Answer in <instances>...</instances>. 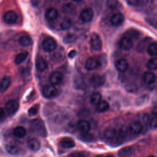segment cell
Segmentation results:
<instances>
[{"label": "cell", "mask_w": 157, "mask_h": 157, "mask_svg": "<svg viewBox=\"0 0 157 157\" xmlns=\"http://www.w3.org/2000/svg\"><path fill=\"white\" fill-rule=\"evenodd\" d=\"M31 126L33 130L38 135L45 137L47 134V129L44 121L39 118L34 119L31 122Z\"/></svg>", "instance_id": "obj_1"}, {"label": "cell", "mask_w": 157, "mask_h": 157, "mask_svg": "<svg viewBox=\"0 0 157 157\" xmlns=\"http://www.w3.org/2000/svg\"><path fill=\"white\" fill-rule=\"evenodd\" d=\"M90 45L92 49L95 51H99L102 49V42L99 34L96 33L91 34L90 37Z\"/></svg>", "instance_id": "obj_2"}, {"label": "cell", "mask_w": 157, "mask_h": 157, "mask_svg": "<svg viewBox=\"0 0 157 157\" xmlns=\"http://www.w3.org/2000/svg\"><path fill=\"white\" fill-rule=\"evenodd\" d=\"M19 107L18 102L13 99L8 101L5 105V110L9 116H12L17 112Z\"/></svg>", "instance_id": "obj_3"}, {"label": "cell", "mask_w": 157, "mask_h": 157, "mask_svg": "<svg viewBox=\"0 0 157 157\" xmlns=\"http://www.w3.org/2000/svg\"><path fill=\"white\" fill-rule=\"evenodd\" d=\"M42 46L45 52H51L56 49V42L54 39L52 37H48L43 40Z\"/></svg>", "instance_id": "obj_4"}, {"label": "cell", "mask_w": 157, "mask_h": 157, "mask_svg": "<svg viewBox=\"0 0 157 157\" xmlns=\"http://www.w3.org/2000/svg\"><path fill=\"white\" fill-rule=\"evenodd\" d=\"M94 16V12L93 10L90 8V7H87V8H85L83 9L79 15V18L80 19L85 23L86 22H89L90 21Z\"/></svg>", "instance_id": "obj_5"}, {"label": "cell", "mask_w": 157, "mask_h": 157, "mask_svg": "<svg viewBox=\"0 0 157 157\" xmlns=\"http://www.w3.org/2000/svg\"><path fill=\"white\" fill-rule=\"evenodd\" d=\"M89 82L93 88H99L105 83L104 78L99 75H93L89 79Z\"/></svg>", "instance_id": "obj_6"}, {"label": "cell", "mask_w": 157, "mask_h": 157, "mask_svg": "<svg viewBox=\"0 0 157 157\" xmlns=\"http://www.w3.org/2000/svg\"><path fill=\"white\" fill-rule=\"evenodd\" d=\"M118 45L122 50H129L133 46V41L131 38L128 36H124L120 40Z\"/></svg>", "instance_id": "obj_7"}, {"label": "cell", "mask_w": 157, "mask_h": 157, "mask_svg": "<svg viewBox=\"0 0 157 157\" xmlns=\"http://www.w3.org/2000/svg\"><path fill=\"white\" fill-rule=\"evenodd\" d=\"M143 129V125L141 122L139 121H132V123H130L129 127H128V130L129 132L134 135L139 134L142 130Z\"/></svg>", "instance_id": "obj_8"}, {"label": "cell", "mask_w": 157, "mask_h": 157, "mask_svg": "<svg viewBox=\"0 0 157 157\" xmlns=\"http://www.w3.org/2000/svg\"><path fill=\"white\" fill-rule=\"evenodd\" d=\"M99 65L100 61L96 56L89 57L85 61V67L90 71L97 68Z\"/></svg>", "instance_id": "obj_9"}, {"label": "cell", "mask_w": 157, "mask_h": 157, "mask_svg": "<svg viewBox=\"0 0 157 157\" xmlns=\"http://www.w3.org/2000/svg\"><path fill=\"white\" fill-rule=\"evenodd\" d=\"M42 93L44 97L47 98H52L56 95L57 90L54 85H48L44 88Z\"/></svg>", "instance_id": "obj_10"}, {"label": "cell", "mask_w": 157, "mask_h": 157, "mask_svg": "<svg viewBox=\"0 0 157 157\" xmlns=\"http://www.w3.org/2000/svg\"><path fill=\"white\" fill-rule=\"evenodd\" d=\"M3 19L6 23L12 25L16 22L17 20V15L13 10H9L4 13Z\"/></svg>", "instance_id": "obj_11"}, {"label": "cell", "mask_w": 157, "mask_h": 157, "mask_svg": "<svg viewBox=\"0 0 157 157\" xmlns=\"http://www.w3.org/2000/svg\"><path fill=\"white\" fill-rule=\"evenodd\" d=\"M63 79V75L61 72L58 71H55L52 72L49 77L50 82L53 85L59 84Z\"/></svg>", "instance_id": "obj_12"}, {"label": "cell", "mask_w": 157, "mask_h": 157, "mask_svg": "<svg viewBox=\"0 0 157 157\" xmlns=\"http://www.w3.org/2000/svg\"><path fill=\"white\" fill-rule=\"evenodd\" d=\"M124 20V15L120 12H117L111 17L110 23L114 26H118L123 23Z\"/></svg>", "instance_id": "obj_13"}, {"label": "cell", "mask_w": 157, "mask_h": 157, "mask_svg": "<svg viewBox=\"0 0 157 157\" xmlns=\"http://www.w3.org/2000/svg\"><path fill=\"white\" fill-rule=\"evenodd\" d=\"M115 67L118 72H124L128 69L129 64L126 59L121 58L116 61L115 63Z\"/></svg>", "instance_id": "obj_14"}, {"label": "cell", "mask_w": 157, "mask_h": 157, "mask_svg": "<svg viewBox=\"0 0 157 157\" xmlns=\"http://www.w3.org/2000/svg\"><path fill=\"white\" fill-rule=\"evenodd\" d=\"M144 120L151 129L157 128V118L154 115L145 114L144 115Z\"/></svg>", "instance_id": "obj_15"}, {"label": "cell", "mask_w": 157, "mask_h": 157, "mask_svg": "<svg viewBox=\"0 0 157 157\" xmlns=\"http://www.w3.org/2000/svg\"><path fill=\"white\" fill-rule=\"evenodd\" d=\"M58 16V11L55 7H49L45 11V17L48 21H53L57 18Z\"/></svg>", "instance_id": "obj_16"}, {"label": "cell", "mask_w": 157, "mask_h": 157, "mask_svg": "<svg viewBox=\"0 0 157 157\" xmlns=\"http://www.w3.org/2000/svg\"><path fill=\"white\" fill-rule=\"evenodd\" d=\"M142 81L147 85L153 84L156 81V75L152 72H146L142 75Z\"/></svg>", "instance_id": "obj_17"}, {"label": "cell", "mask_w": 157, "mask_h": 157, "mask_svg": "<svg viewBox=\"0 0 157 157\" xmlns=\"http://www.w3.org/2000/svg\"><path fill=\"white\" fill-rule=\"evenodd\" d=\"M77 129L82 133L88 132L90 129V124L85 120H80L77 123Z\"/></svg>", "instance_id": "obj_18"}, {"label": "cell", "mask_w": 157, "mask_h": 157, "mask_svg": "<svg viewBox=\"0 0 157 157\" xmlns=\"http://www.w3.org/2000/svg\"><path fill=\"white\" fill-rule=\"evenodd\" d=\"M36 68L38 71H44L47 67V62L42 56H38L36 59L35 62Z\"/></svg>", "instance_id": "obj_19"}, {"label": "cell", "mask_w": 157, "mask_h": 157, "mask_svg": "<svg viewBox=\"0 0 157 157\" xmlns=\"http://www.w3.org/2000/svg\"><path fill=\"white\" fill-rule=\"evenodd\" d=\"M104 135L107 139L113 140L118 136V132L117 131L115 128H109L105 130Z\"/></svg>", "instance_id": "obj_20"}, {"label": "cell", "mask_w": 157, "mask_h": 157, "mask_svg": "<svg viewBox=\"0 0 157 157\" xmlns=\"http://www.w3.org/2000/svg\"><path fill=\"white\" fill-rule=\"evenodd\" d=\"M133 153V148L132 147L127 146L121 148L118 151V157H131Z\"/></svg>", "instance_id": "obj_21"}, {"label": "cell", "mask_w": 157, "mask_h": 157, "mask_svg": "<svg viewBox=\"0 0 157 157\" xmlns=\"http://www.w3.org/2000/svg\"><path fill=\"white\" fill-rule=\"evenodd\" d=\"M33 40L32 38L28 35L22 36L18 39V44L21 46L24 47L30 46L33 44Z\"/></svg>", "instance_id": "obj_22"}, {"label": "cell", "mask_w": 157, "mask_h": 157, "mask_svg": "<svg viewBox=\"0 0 157 157\" xmlns=\"http://www.w3.org/2000/svg\"><path fill=\"white\" fill-rule=\"evenodd\" d=\"M28 147L33 151H36L40 148V143L36 138H31L28 141Z\"/></svg>", "instance_id": "obj_23"}, {"label": "cell", "mask_w": 157, "mask_h": 157, "mask_svg": "<svg viewBox=\"0 0 157 157\" xmlns=\"http://www.w3.org/2000/svg\"><path fill=\"white\" fill-rule=\"evenodd\" d=\"M10 84V77L8 75L4 76L0 83V91L5 92L9 87Z\"/></svg>", "instance_id": "obj_24"}, {"label": "cell", "mask_w": 157, "mask_h": 157, "mask_svg": "<svg viewBox=\"0 0 157 157\" xmlns=\"http://www.w3.org/2000/svg\"><path fill=\"white\" fill-rule=\"evenodd\" d=\"M60 145L63 148H72L75 147V144L72 139L64 138L61 140Z\"/></svg>", "instance_id": "obj_25"}, {"label": "cell", "mask_w": 157, "mask_h": 157, "mask_svg": "<svg viewBox=\"0 0 157 157\" xmlns=\"http://www.w3.org/2000/svg\"><path fill=\"white\" fill-rule=\"evenodd\" d=\"M13 133L15 137L18 138H23L26 136V130L23 126H17L14 128Z\"/></svg>", "instance_id": "obj_26"}, {"label": "cell", "mask_w": 157, "mask_h": 157, "mask_svg": "<svg viewBox=\"0 0 157 157\" xmlns=\"http://www.w3.org/2000/svg\"><path fill=\"white\" fill-rule=\"evenodd\" d=\"M109 109V104L106 101H101L96 104V110L98 112H104Z\"/></svg>", "instance_id": "obj_27"}, {"label": "cell", "mask_w": 157, "mask_h": 157, "mask_svg": "<svg viewBox=\"0 0 157 157\" xmlns=\"http://www.w3.org/2000/svg\"><path fill=\"white\" fill-rule=\"evenodd\" d=\"M28 56V53L27 52H21L16 55L15 57V63L16 64H20L23 63Z\"/></svg>", "instance_id": "obj_28"}, {"label": "cell", "mask_w": 157, "mask_h": 157, "mask_svg": "<svg viewBox=\"0 0 157 157\" xmlns=\"http://www.w3.org/2000/svg\"><path fill=\"white\" fill-rule=\"evenodd\" d=\"M101 94L99 92H94L93 93L90 98V101L91 104L96 105L101 101Z\"/></svg>", "instance_id": "obj_29"}, {"label": "cell", "mask_w": 157, "mask_h": 157, "mask_svg": "<svg viewBox=\"0 0 157 157\" xmlns=\"http://www.w3.org/2000/svg\"><path fill=\"white\" fill-rule=\"evenodd\" d=\"M148 53L150 56H155L157 55V43L152 42L150 43L147 48Z\"/></svg>", "instance_id": "obj_30"}, {"label": "cell", "mask_w": 157, "mask_h": 157, "mask_svg": "<svg viewBox=\"0 0 157 157\" xmlns=\"http://www.w3.org/2000/svg\"><path fill=\"white\" fill-rule=\"evenodd\" d=\"M146 66L149 70H155L157 69V58L153 57L148 59Z\"/></svg>", "instance_id": "obj_31"}, {"label": "cell", "mask_w": 157, "mask_h": 157, "mask_svg": "<svg viewBox=\"0 0 157 157\" xmlns=\"http://www.w3.org/2000/svg\"><path fill=\"white\" fill-rule=\"evenodd\" d=\"M6 150L10 154H16L18 152V147L15 144H9L6 146Z\"/></svg>", "instance_id": "obj_32"}, {"label": "cell", "mask_w": 157, "mask_h": 157, "mask_svg": "<svg viewBox=\"0 0 157 157\" xmlns=\"http://www.w3.org/2000/svg\"><path fill=\"white\" fill-rule=\"evenodd\" d=\"M72 25V21L69 18H64L62 20V21L60 23V28L62 29H67L69 28Z\"/></svg>", "instance_id": "obj_33"}, {"label": "cell", "mask_w": 157, "mask_h": 157, "mask_svg": "<svg viewBox=\"0 0 157 157\" xmlns=\"http://www.w3.org/2000/svg\"><path fill=\"white\" fill-rule=\"evenodd\" d=\"M106 5L109 9H116L119 8L121 4L118 0H107Z\"/></svg>", "instance_id": "obj_34"}, {"label": "cell", "mask_w": 157, "mask_h": 157, "mask_svg": "<svg viewBox=\"0 0 157 157\" xmlns=\"http://www.w3.org/2000/svg\"><path fill=\"white\" fill-rule=\"evenodd\" d=\"M76 40V36L74 34L69 33L65 36L63 39V41L66 44H71L75 42Z\"/></svg>", "instance_id": "obj_35"}, {"label": "cell", "mask_w": 157, "mask_h": 157, "mask_svg": "<svg viewBox=\"0 0 157 157\" xmlns=\"http://www.w3.org/2000/svg\"><path fill=\"white\" fill-rule=\"evenodd\" d=\"M39 105L38 104H36L33 105L31 108L29 109L28 110V114L30 116H34L36 115L38 111H39Z\"/></svg>", "instance_id": "obj_36"}, {"label": "cell", "mask_w": 157, "mask_h": 157, "mask_svg": "<svg viewBox=\"0 0 157 157\" xmlns=\"http://www.w3.org/2000/svg\"><path fill=\"white\" fill-rule=\"evenodd\" d=\"M126 3L131 6H136L139 4V0H125Z\"/></svg>", "instance_id": "obj_37"}, {"label": "cell", "mask_w": 157, "mask_h": 157, "mask_svg": "<svg viewBox=\"0 0 157 157\" xmlns=\"http://www.w3.org/2000/svg\"><path fill=\"white\" fill-rule=\"evenodd\" d=\"M68 157H85L84 155L80 152H74L69 155Z\"/></svg>", "instance_id": "obj_38"}, {"label": "cell", "mask_w": 157, "mask_h": 157, "mask_svg": "<svg viewBox=\"0 0 157 157\" xmlns=\"http://www.w3.org/2000/svg\"><path fill=\"white\" fill-rule=\"evenodd\" d=\"M83 139H85L86 141H90L93 139V136L91 134H88V132L83 133Z\"/></svg>", "instance_id": "obj_39"}, {"label": "cell", "mask_w": 157, "mask_h": 157, "mask_svg": "<svg viewBox=\"0 0 157 157\" xmlns=\"http://www.w3.org/2000/svg\"><path fill=\"white\" fill-rule=\"evenodd\" d=\"M5 110L4 109L0 107V121L3 120L5 118Z\"/></svg>", "instance_id": "obj_40"}, {"label": "cell", "mask_w": 157, "mask_h": 157, "mask_svg": "<svg viewBox=\"0 0 157 157\" xmlns=\"http://www.w3.org/2000/svg\"><path fill=\"white\" fill-rule=\"evenodd\" d=\"M75 55H76V51L75 50H72L70 51L69 53H68V57L70 58H72L75 56Z\"/></svg>", "instance_id": "obj_41"}, {"label": "cell", "mask_w": 157, "mask_h": 157, "mask_svg": "<svg viewBox=\"0 0 157 157\" xmlns=\"http://www.w3.org/2000/svg\"><path fill=\"white\" fill-rule=\"evenodd\" d=\"M152 115L157 118V105L155 106L152 110Z\"/></svg>", "instance_id": "obj_42"}, {"label": "cell", "mask_w": 157, "mask_h": 157, "mask_svg": "<svg viewBox=\"0 0 157 157\" xmlns=\"http://www.w3.org/2000/svg\"><path fill=\"white\" fill-rule=\"evenodd\" d=\"M72 1H74L75 2H80V1H82L83 0H72Z\"/></svg>", "instance_id": "obj_43"}, {"label": "cell", "mask_w": 157, "mask_h": 157, "mask_svg": "<svg viewBox=\"0 0 157 157\" xmlns=\"http://www.w3.org/2000/svg\"><path fill=\"white\" fill-rule=\"evenodd\" d=\"M106 157H114V156H112V155H107Z\"/></svg>", "instance_id": "obj_44"}, {"label": "cell", "mask_w": 157, "mask_h": 157, "mask_svg": "<svg viewBox=\"0 0 157 157\" xmlns=\"http://www.w3.org/2000/svg\"><path fill=\"white\" fill-rule=\"evenodd\" d=\"M147 157H155V156L153 155H149V156H147Z\"/></svg>", "instance_id": "obj_45"}, {"label": "cell", "mask_w": 157, "mask_h": 157, "mask_svg": "<svg viewBox=\"0 0 157 157\" xmlns=\"http://www.w3.org/2000/svg\"><path fill=\"white\" fill-rule=\"evenodd\" d=\"M96 157H102V156H101V155H99V156H97Z\"/></svg>", "instance_id": "obj_46"}]
</instances>
